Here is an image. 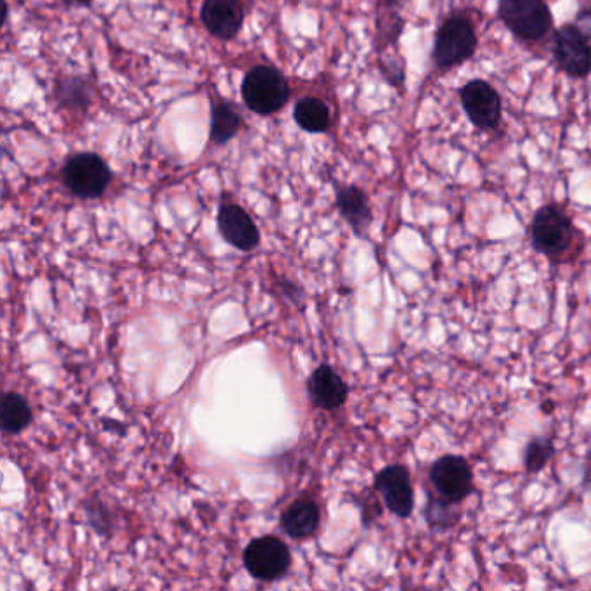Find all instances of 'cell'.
I'll return each mask as SVG.
<instances>
[{"mask_svg":"<svg viewBox=\"0 0 591 591\" xmlns=\"http://www.w3.org/2000/svg\"><path fill=\"white\" fill-rule=\"evenodd\" d=\"M555 454V442L550 436H535L524 448L523 462L527 474H540Z\"/></svg>","mask_w":591,"mask_h":591,"instance_id":"20","label":"cell"},{"mask_svg":"<svg viewBox=\"0 0 591 591\" xmlns=\"http://www.w3.org/2000/svg\"><path fill=\"white\" fill-rule=\"evenodd\" d=\"M293 118L300 129L311 134H322L330 129V108L319 98H302L293 108Z\"/></svg>","mask_w":591,"mask_h":591,"instance_id":"17","label":"cell"},{"mask_svg":"<svg viewBox=\"0 0 591 591\" xmlns=\"http://www.w3.org/2000/svg\"><path fill=\"white\" fill-rule=\"evenodd\" d=\"M74 2H77V4L81 5H90V2H92V0H74Z\"/></svg>","mask_w":591,"mask_h":591,"instance_id":"23","label":"cell"},{"mask_svg":"<svg viewBox=\"0 0 591 591\" xmlns=\"http://www.w3.org/2000/svg\"><path fill=\"white\" fill-rule=\"evenodd\" d=\"M217 227L224 240L241 252H252L261 243L259 227L255 226L252 217L235 203L221 206L217 214Z\"/></svg>","mask_w":591,"mask_h":591,"instance_id":"11","label":"cell"},{"mask_svg":"<svg viewBox=\"0 0 591 591\" xmlns=\"http://www.w3.org/2000/svg\"><path fill=\"white\" fill-rule=\"evenodd\" d=\"M63 183L75 197L95 200L112 183V171L99 154L78 153L65 163Z\"/></svg>","mask_w":591,"mask_h":591,"instance_id":"6","label":"cell"},{"mask_svg":"<svg viewBox=\"0 0 591 591\" xmlns=\"http://www.w3.org/2000/svg\"><path fill=\"white\" fill-rule=\"evenodd\" d=\"M460 505L445 502L436 493L429 494L427 505L424 508V517L429 524L432 531L444 532L450 531L451 527L456 526L462 518V512L458 511Z\"/></svg>","mask_w":591,"mask_h":591,"instance_id":"19","label":"cell"},{"mask_svg":"<svg viewBox=\"0 0 591 591\" xmlns=\"http://www.w3.org/2000/svg\"><path fill=\"white\" fill-rule=\"evenodd\" d=\"M319 520H322V514L317 503L311 498H299L281 514L279 524L285 535L293 540H307L316 535Z\"/></svg>","mask_w":591,"mask_h":591,"instance_id":"14","label":"cell"},{"mask_svg":"<svg viewBox=\"0 0 591 591\" xmlns=\"http://www.w3.org/2000/svg\"><path fill=\"white\" fill-rule=\"evenodd\" d=\"M32 422H34V412L28 401L16 392H5L0 401V427L4 433H11V436L22 433L30 427Z\"/></svg>","mask_w":591,"mask_h":591,"instance_id":"16","label":"cell"},{"mask_svg":"<svg viewBox=\"0 0 591 591\" xmlns=\"http://www.w3.org/2000/svg\"><path fill=\"white\" fill-rule=\"evenodd\" d=\"M241 125H243V121H241L240 112L236 110L235 104L219 101L212 106L211 139L217 147H223L231 141L236 134L240 133Z\"/></svg>","mask_w":591,"mask_h":591,"instance_id":"18","label":"cell"},{"mask_svg":"<svg viewBox=\"0 0 591 591\" xmlns=\"http://www.w3.org/2000/svg\"><path fill=\"white\" fill-rule=\"evenodd\" d=\"M477 43L479 40H477L476 30L467 17H448L436 34L433 63L441 70L462 65L474 56Z\"/></svg>","mask_w":591,"mask_h":591,"instance_id":"3","label":"cell"},{"mask_svg":"<svg viewBox=\"0 0 591 591\" xmlns=\"http://www.w3.org/2000/svg\"><path fill=\"white\" fill-rule=\"evenodd\" d=\"M337 209L348 221L352 231L357 236H365L372 226L373 214L365 191L357 186H343L337 189Z\"/></svg>","mask_w":591,"mask_h":591,"instance_id":"15","label":"cell"},{"mask_svg":"<svg viewBox=\"0 0 591 591\" xmlns=\"http://www.w3.org/2000/svg\"><path fill=\"white\" fill-rule=\"evenodd\" d=\"M243 564L252 578L273 583L284 578L292 566V555L276 536H262L250 541L243 552Z\"/></svg>","mask_w":591,"mask_h":591,"instance_id":"5","label":"cell"},{"mask_svg":"<svg viewBox=\"0 0 591 591\" xmlns=\"http://www.w3.org/2000/svg\"><path fill=\"white\" fill-rule=\"evenodd\" d=\"M241 96L253 113L269 116L284 110L290 99V87L279 70L261 65L244 75Z\"/></svg>","mask_w":591,"mask_h":591,"instance_id":"2","label":"cell"},{"mask_svg":"<svg viewBox=\"0 0 591 591\" xmlns=\"http://www.w3.org/2000/svg\"><path fill=\"white\" fill-rule=\"evenodd\" d=\"M375 489L386 503L387 511L399 518L412 517L415 511V489L404 465H389L375 476Z\"/></svg>","mask_w":591,"mask_h":591,"instance_id":"8","label":"cell"},{"mask_svg":"<svg viewBox=\"0 0 591 591\" xmlns=\"http://www.w3.org/2000/svg\"><path fill=\"white\" fill-rule=\"evenodd\" d=\"M460 99L468 121L476 125L477 129H496L502 118V99L489 81L480 78L468 81L467 86L460 90Z\"/></svg>","mask_w":591,"mask_h":591,"instance_id":"9","label":"cell"},{"mask_svg":"<svg viewBox=\"0 0 591 591\" xmlns=\"http://www.w3.org/2000/svg\"><path fill=\"white\" fill-rule=\"evenodd\" d=\"M583 485L591 489V462L584 467Z\"/></svg>","mask_w":591,"mask_h":591,"instance_id":"22","label":"cell"},{"mask_svg":"<svg viewBox=\"0 0 591 591\" xmlns=\"http://www.w3.org/2000/svg\"><path fill=\"white\" fill-rule=\"evenodd\" d=\"M498 13L518 39L535 42L552 30L553 17L543 0H500Z\"/></svg>","mask_w":591,"mask_h":591,"instance_id":"4","label":"cell"},{"mask_svg":"<svg viewBox=\"0 0 591 591\" xmlns=\"http://www.w3.org/2000/svg\"><path fill=\"white\" fill-rule=\"evenodd\" d=\"M578 229L566 212L555 205L541 206L531 223V243L536 252L552 262H566L576 247Z\"/></svg>","mask_w":591,"mask_h":591,"instance_id":"1","label":"cell"},{"mask_svg":"<svg viewBox=\"0 0 591 591\" xmlns=\"http://www.w3.org/2000/svg\"><path fill=\"white\" fill-rule=\"evenodd\" d=\"M202 22L209 34L217 39L232 40L243 26V5L240 0H205Z\"/></svg>","mask_w":591,"mask_h":591,"instance_id":"13","label":"cell"},{"mask_svg":"<svg viewBox=\"0 0 591 591\" xmlns=\"http://www.w3.org/2000/svg\"><path fill=\"white\" fill-rule=\"evenodd\" d=\"M429 479L436 494L454 505H462L476 489L470 463L458 454H444L436 460Z\"/></svg>","mask_w":591,"mask_h":591,"instance_id":"7","label":"cell"},{"mask_svg":"<svg viewBox=\"0 0 591 591\" xmlns=\"http://www.w3.org/2000/svg\"><path fill=\"white\" fill-rule=\"evenodd\" d=\"M553 56L569 77L584 78L591 74L590 40L576 25H564L557 30Z\"/></svg>","mask_w":591,"mask_h":591,"instance_id":"10","label":"cell"},{"mask_svg":"<svg viewBox=\"0 0 591 591\" xmlns=\"http://www.w3.org/2000/svg\"><path fill=\"white\" fill-rule=\"evenodd\" d=\"M309 398L323 412H334L348 403L349 387L330 365L317 366L307 381Z\"/></svg>","mask_w":591,"mask_h":591,"instance_id":"12","label":"cell"},{"mask_svg":"<svg viewBox=\"0 0 591 591\" xmlns=\"http://www.w3.org/2000/svg\"><path fill=\"white\" fill-rule=\"evenodd\" d=\"M58 98H60L61 103H65L68 108L86 110L90 103L89 87L80 78H68V80L61 81L60 86H58Z\"/></svg>","mask_w":591,"mask_h":591,"instance_id":"21","label":"cell"}]
</instances>
